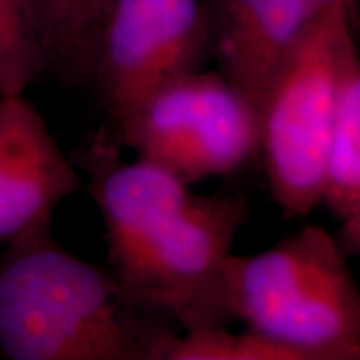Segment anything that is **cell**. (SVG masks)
Here are the masks:
<instances>
[{"label": "cell", "instance_id": "8fae6325", "mask_svg": "<svg viewBox=\"0 0 360 360\" xmlns=\"http://www.w3.org/2000/svg\"><path fill=\"white\" fill-rule=\"evenodd\" d=\"M160 360H314L307 350L270 339L259 332L244 334L225 326L197 327L175 332L165 344Z\"/></svg>", "mask_w": 360, "mask_h": 360}, {"label": "cell", "instance_id": "9c48e42d", "mask_svg": "<svg viewBox=\"0 0 360 360\" xmlns=\"http://www.w3.org/2000/svg\"><path fill=\"white\" fill-rule=\"evenodd\" d=\"M45 72L70 87L92 85L114 0H32Z\"/></svg>", "mask_w": 360, "mask_h": 360}, {"label": "cell", "instance_id": "30bf717a", "mask_svg": "<svg viewBox=\"0 0 360 360\" xmlns=\"http://www.w3.org/2000/svg\"><path fill=\"white\" fill-rule=\"evenodd\" d=\"M322 204L340 222L360 205V52L352 24L339 44L334 122Z\"/></svg>", "mask_w": 360, "mask_h": 360}, {"label": "cell", "instance_id": "9a60e30c", "mask_svg": "<svg viewBox=\"0 0 360 360\" xmlns=\"http://www.w3.org/2000/svg\"><path fill=\"white\" fill-rule=\"evenodd\" d=\"M359 20H360V15H359Z\"/></svg>", "mask_w": 360, "mask_h": 360}, {"label": "cell", "instance_id": "52a82bcc", "mask_svg": "<svg viewBox=\"0 0 360 360\" xmlns=\"http://www.w3.org/2000/svg\"><path fill=\"white\" fill-rule=\"evenodd\" d=\"M80 188V177L24 97L0 96V242L51 229L53 210Z\"/></svg>", "mask_w": 360, "mask_h": 360}, {"label": "cell", "instance_id": "277c9868", "mask_svg": "<svg viewBox=\"0 0 360 360\" xmlns=\"http://www.w3.org/2000/svg\"><path fill=\"white\" fill-rule=\"evenodd\" d=\"M115 135L191 187L259 154V112L220 72L195 70L157 90Z\"/></svg>", "mask_w": 360, "mask_h": 360}, {"label": "cell", "instance_id": "5b68a950", "mask_svg": "<svg viewBox=\"0 0 360 360\" xmlns=\"http://www.w3.org/2000/svg\"><path fill=\"white\" fill-rule=\"evenodd\" d=\"M247 212L242 193H192L117 281L137 302L172 315L182 330L225 326L220 270Z\"/></svg>", "mask_w": 360, "mask_h": 360}, {"label": "cell", "instance_id": "4fadbf2b", "mask_svg": "<svg viewBox=\"0 0 360 360\" xmlns=\"http://www.w3.org/2000/svg\"><path fill=\"white\" fill-rule=\"evenodd\" d=\"M339 242L345 254L360 257V205L354 214L342 220Z\"/></svg>", "mask_w": 360, "mask_h": 360}, {"label": "cell", "instance_id": "3957f363", "mask_svg": "<svg viewBox=\"0 0 360 360\" xmlns=\"http://www.w3.org/2000/svg\"><path fill=\"white\" fill-rule=\"evenodd\" d=\"M354 7L334 4L314 17L259 110V154L270 193L289 219L322 204L335 107L337 57Z\"/></svg>", "mask_w": 360, "mask_h": 360}, {"label": "cell", "instance_id": "8992f818", "mask_svg": "<svg viewBox=\"0 0 360 360\" xmlns=\"http://www.w3.org/2000/svg\"><path fill=\"white\" fill-rule=\"evenodd\" d=\"M210 56L204 0H114L92 87L117 134L157 90Z\"/></svg>", "mask_w": 360, "mask_h": 360}, {"label": "cell", "instance_id": "6da1fadb", "mask_svg": "<svg viewBox=\"0 0 360 360\" xmlns=\"http://www.w3.org/2000/svg\"><path fill=\"white\" fill-rule=\"evenodd\" d=\"M0 259V347L13 360H160L175 332L142 314L114 272L53 244L51 229Z\"/></svg>", "mask_w": 360, "mask_h": 360}, {"label": "cell", "instance_id": "7a4b0ae2", "mask_svg": "<svg viewBox=\"0 0 360 360\" xmlns=\"http://www.w3.org/2000/svg\"><path fill=\"white\" fill-rule=\"evenodd\" d=\"M220 309L250 330L312 354L360 360V289L339 238L307 224L267 250L231 254Z\"/></svg>", "mask_w": 360, "mask_h": 360}, {"label": "cell", "instance_id": "ba28073f", "mask_svg": "<svg viewBox=\"0 0 360 360\" xmlns=\"http://www.w3.org/2000/svg\"><path fill=\"white\" fill-rule=\"evenodd\" d=\"M210 56L260 110L269 89L317 15L310 0H204Z\"/></svg>", "mask_w": 360, "mask_h": 360}, {"label": "cell", "instance_id": "7c38bea8", "mask_svg": "<svg viewBox=\"0 0 360 360\" xmlns=\"http://www.w3.org/2000/svg\"><path fill=\"white\" fill-rule=\"evenodd\" d=\"M45 74L32 0H0V96L24 94Z\"/></svg>", "mask_w": 360, "mask_h": 360}, {"label": "cell", "instance_id": "5bb4252c", "mask_svg": "<svg viewBox=\"0 0 360 360\" xmlns=\"http://www.w3.org/2000/svg\"><path fill=\"white\" fill-rule=\"evenodd\" d=\"M310 2H312L315 12H321L322 8H326L328 6H334V4H349V6L355 7L357 0H310Z\"/></svg>", "mask_w": 360, "mask_h": 360}]
</instances>
